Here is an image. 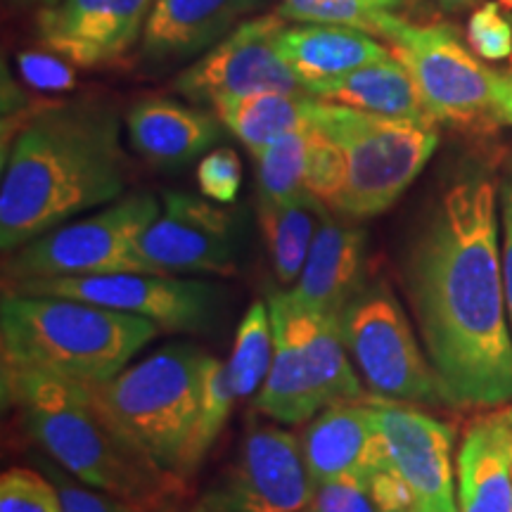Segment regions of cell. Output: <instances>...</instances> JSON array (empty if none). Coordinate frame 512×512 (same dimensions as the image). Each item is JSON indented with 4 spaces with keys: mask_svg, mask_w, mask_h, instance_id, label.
Wrapping results in <instances>:
<instances>
[{
    "mask_svg": "<svg viewBox=\"0 0 512 512\" xmlns=\"http://www.w3.org/2000/svg\"><path fill=\"white\" fill-rule=\"evenodd\" d=\"M432 3H437L446 12H463L475 8V5H479V0H432Z\"/></svg>",
    "mask_w": 512,
    "mask_h": 512,
    "instance_id": "obj_38",
    "label": "cell"
},
{
    "mask_svg": "<svg viewBox=\"0 0 512 512\" xmlns=\"http://www.w3.org/2000/svg\"><path fill=\"white\" fill-rule=\"evenodd\" d=\"M188 512H209L207 508H204V505L200 503V505H195V508H192V510H188Z\"/></svg>",
    "mask_w": 512,
    "mask_h": 512,
    "instance_id": "obj_42",
    "label": "cell"
},
{
    "mask_svg": "<svg viewBox=\"0 0 512 512\" xmlns=\"http://www.w3.org/2000/svg\"><path fill=\"white\" fill-rule=\"evenodd\" d=\"M366 285V230L347 216L328 211L306 264L290 290L292 299L313 311L339 316L354 294Z\"/></svg>",
    "mask_w": 512,
    "mask_h": 512,
    "instance_id": "obj_18",
    "label": "cell"
},
{
    "mask_svg": "<svg viewBox=\"0 0 512 512\" xmlns=\"http://www.w3.org/2000/svg\"><path fill=\"white\" fill-rule=\"evenodd\" d=\"M328 211L330 209L311 192H302L283 204L259 202L261 230H264L273 271L280 283H297Z\"/></svg>",
    "mask_w": 512,
    "mask_h": 512,
    "instance_id": "obj_24",
    "label": "cell"
},
{
    "mask_svg": "<svg viewBox=\"0 0 512 512\" xmlns=\"http://www.w3.org/2000/svg\"><path fill=\"white\" fill-rule=\"evenodd\" d=\"M491 93L498 126H512V72L491 69Z\"/></svg>",
    "mask_w": 512,
    "mask_h": 512,
    "instance_id": "obj_37",
    "label": "cell"
},
{
    "mask_svg": "<svg viewBox=\"0 0 512 512\" xmlns=\"http://www.w3.org/2000/svg\"><path fill=\"white\" fill-rule=\"evenodd\" d=\"M278 12L245 19L202 53L174 81V91L190 102L219 105L256 93L306 95L304 83L287 67L278 36L287 27Z\"/></svg>",
    "mask_w": 512,
    "mask_h": 512,
    "instance_id": "obj_12",
    "label": "cell"
},
{
    "mask_svg": "<svg viewBox=\"0 0 512 512\" xmlns=\"http://www.w3.org/2000/svg\"><path fill=\"white\" fill-rule=\"evenodd\" d=\"M197 185L202 195L216 204H230L238 200L242 185L240 157L230 147H219L202 157L197 166Z\"/></svg>",
    "mask_w": 512,
    "mask_h": 512,
    "instance_id": "obj_32",
    "label": "cell"
},
{
    "mask_svg": "<svg viewBox=\"0 0 512 512\" xmlns=\"http://www.w3.org/2000/svg\"><path fill=\"white\" fill-rule=\"evenodd\" d=\"M306 121L337 145L342 190L332 211L347 219H370L394 207L439 145L432 121L380 117L311 95Z\"/></svg>",
    "mask_w": 512,
    "mask_h": 512,
    "instance_id": "obj_5",
    "label": "cell"
},
{
    "mask_svg": "<svg viewBox=\"0 0 512 512\" xmlns=\"http://www.w3.org/2000/svg\"><path fill=\"white\" fill-rule=\"evenodd\" d=\"M403 283L448 406L512 403L501 195L489 171L467 169L446 185L413 240Z\"/></svg>",
    "mask_w": 512,
    "mask_h": 512,
    "instance_id": "obj_1",
    "label": "cell"
},
{
    "mask_svg": "<svg viewBox=\"0 0 512 512\" xmlns=\"http://www.w3.org/2000/svg\"><path fill=\"white\" fill-rule=\"evenodd\" d=\"M361 382L375 399L408 406H444L446 396L392 287L373 280L337 316ZM448 406V403H446Z\"/></svg>",
    "mask_w": 512,
    "mask_h": 512,
    "instance_id": "obj_8",
    "label": "cell"
},
{
    "mask_svg": "<svg viewBox=\"0 0 512 512\" xmlns=\"http://www.w3.org/2000/svg\"><path fill=\"white\" fill-rule=\"evenodd\" d=\"M162 204L150 192L121 197L98 214L62 223L8 254L5 278H76V275L147 273L138 240Z\"/></svg>",
    "mask_w": 512,
    "mask_h": 512,
    "instance_id": "obj_9",
    "label": "cell"
},
{
    "mask_svg": "<svg viewBox=\"0 0 512 512\" xmlns=\"http://www.w3.org/2000/svg\"><path fill=\"white\" fill-rule=\"evenodd\" d=\"M306 100L309 95L256 93L223 100L214 105V114L252 155H259L278 138L306 124Z\"/></svg>",
    "mask_w": 512,
    "mask_h": 512,
    "instance_id": "obj_25",
    "label": "cell"
},
{
    "mask_svg": "<svg viewBox=\"0 0 512 512\" xmlns=\"http://www.w3.org/2000/svg\"><path fill=\"white\" fill-rule=\"evenodd\" d=\"M5 292L64 297L105 309L133 313L162 330H204L216 309V292L207 283L176 275L105 273L76 278H29L5 285Z\"/></svg>",
    "mask_w": 512,
    "mask_h": 512,
    "instance_id": "obj_11",
    "label": "cell"
},
{
    "mask_svg": "<svg viewBox=\"0 0 512 512\" xmlns=\"http://www.w3.org/2000/svg\"><path fill=\"white\" fill-rule=\"evenodd\" d=\"M264 0H155L140 38L147 62H176L207 53Z\"/></svg>",
    "mask_w": 512,
    "mask_h": 512,
    "instance_id": "obj_19",
    "label": "cell"
},
{
    "mask_svg": "<svg viewBox=\"0 0 512 512\" xmlns=\"http://www.w3.org/2000/svg\"><path fill=\"white\" fill-rule=\"evenodd\" d=\"M304 512H313V510H311V508H309V510H304Z\"/></svg>",
    "mask_w": 512,
    "mask_h": 512,
    "instance_id": "obj_44",
    "label": "cell"
},
{
    "mask_svg": "<svg viewBox=\"0 0 512 512\" xmlns=\"http://www.w3.org/2000/svg\"><path fill=\"white\" fill-rule=\"evenodd\" d=\"M0 512H64L60 489L27 467H10L0 477Z\"/></svg>",
    "mask_w": 512,
    "mask_h": 512,
    "instance_id": "obj_30",
    "label": "cell"
},
{
    "mask_svg": "<svg viewBox=\"0 0 512 512\" xmlns=\"http://www.w3.org/2000/svg\"><path fill=\"white\" fill-rule=\"evenodd\" d=\"M209 361L195 344H169L93 387L121 430L178 479H183Z\"/></svg>",
    "mask_w": 512,
    "mask_h": 512,
    "instance_id": "obj_7",
    "label": "cell"
},
{
    "mask_svg": "<svg viewBox=\"0 0 512 512\" xmlns=\"http://www.w3.org/2000/svg\"><path fill=\"white\" fill-rule=\"evenodd\" d=\"M505 420H508V418H505ZM505 448H508V463H510V475H512V425H510V422L505 425Z\"/></svg>",
    "mask_w": 512,
    "mask_h": 512,
    "instance_id": "obj_39",
    "label": "cell"
},
{
    "mask_svg": "<svg viewBox=\"0 0 512 512\" xmlns=\"http://www.w3.org/2000/svg\"><path fill=\"white\" fill-rule=\"evenodd\" d=\"M275 354L271 309L264 302H252L235 332L233 354L226 363L228 380L238 399L252 396L268 377Z\"/></svg>",
    "mask_w": 512,
    "mask_h": 512,
    "instance_id": "obj_27",
    "label": "cell"
},
{
    "mask_svg": "<svg viewBox=\"0 0 512 512\" xmlns=\"http://www.w3.org/2000/svg\"><path fill=\"white\" fill-rule=\"evenodd\" d=\"M235 399H238V396H235L233 384L228 380L226 363H221L219 358L211 356L207 375H204L200 413H197L195 430H192L188 451H185L183 479H188L192 472L202 465L204 456H207L209 448L214 446L216 437H219L223 425H226L230 413H233Z\"/></svg>",
    "mask_w": 512,
    "mask_h": 512,
    "instance_id": "obj_29",
    "label": "cell"
},
{
    "mask_svg": "<svg viewBox=\"0 0 512 512\" xmlns=\"http://www.w3.org/2000/svg\"><path fill=\"white\" fill-rule=\"evenodd\" d=\"M501 268L505 285V302L512 325V171L501 183Z\"/></svg>",
    "mask_w": 512,
    "mask_h": 512,
    "instance_id": "obj_36",
    "label": "cell"
},
{
    "mask_svg": "<svg viewBox=\"0 0 512 512\" xmlns=\"http://www.w3.org/2000/svg\"><path fill=\"white\" fill-rule=\"evenodd\" d=\"M306 155H309L306 124L254 155L259 202L283 204L302 192H309L306 190Z\"/></svg>",
    "mask_w": 512,
    "mask_h": 512,
    "instance_id": "obj_28",
    "label": "cell"
},
{
    "mask_svg": "<svg viewBox=\"0 0 512 512\" xmlns=\"http://www.w3.org/2000/svg\"><path fill=\"white\" fill-rule=\"evenodd\" d=\"M413 0H280L278 15L297 24H337L387 38Z\"/></svg>",
    "mask_w": 512,
    "mask_h": 512,
    "instance_id": "obj_26",
    "label": "cell"
},
{
    "mask_svg": "<svg viewBox=\"0 0 512 512\" xmlns=\"http://www.w3.org/2000/svg\"><path fill=\"white\" fill-rule=\"evenodd\" d=\"M467 46L486 62L512 60V19L501 12V3L477 5L467 19Z\"/></svg>",
    "mask_w": 512,
    "mask_h": 512,
    "instance_id": "obj_31",
    "label": "cell"
},
{
    "mask_svg": "<svg viewBox=\"0 0 512 512\" xmlns=\"http://www.w3.org/2000/svg\"><path fill=\"white\" fill-rule=\"evenodd\" d=\"M152 275L230 273L235 264V219L211 200L166 192L157 219L138 240Z\"/></svg>",
    "mask_w": 512,
    "mask_h": 512,
    "instance_id": "obj_14",
    "label": "cell"
},
{
    "mask_svg": "<svg viewBox=\"0 0 512 512\" xmlns=\"http://www.w3.org/2000/svg\"><path fill=\"white\" fill-rule=\"evenodd\" d=\"M155 0H60L38 10L43 48L74 67H105L143 38Z\"/></svg>",
    "mask_w": 512,
    "mask_h": 512,
    "instance_id": "obj_16",
    "label": "cell"
},
{
    "mask_svg": "<svg viewBox=\"0 0 512 512\" xmlns=\"http://www.w3.org/2000/svg\"><path fill=\"white\" fill-rule=\"evenodd\" d=\"M278 50L287 67L304 83V91L313 83L339 79L392 55L373 34L337 24L285 27L278 36Z\"/></svg>",
    "mask_w": 512,
    "mask_h": 512,
    "instance_id": "obj_21",
    "label": "cell"
},
{
    "mask_svg": "<svg viewBox=\"0 0 512 512\" xmlns=\"http://www.w3.org/2000/svg\"><path fill=\"white\" fill-rule=\"evenodd\" d=\"M311 98L337 102V105L354 107V110L380 114L392 119L432 121L422 105L418 88L403 64L394 53L384 60L370 62L366 67L339 76V79L313 83L306 88Z\"/></svg>",
    "mask_w": 512,
    "mask_h": 512,
    "instance_id": "obj_23",
    "label": "cell"
},
{
    "mask_svg": "<svg viewBox=\"0 0 512 512\" xmlns=\"http://www.w3.org/2000/svg\"><path fill=\"white\" fill-rule=\"evenodd\" d=\"M221 119L183 102L147 98L126 114L128 140L155 166H183L221 138Z\"/></svg>",
    "mask_w": 512,
    "mask_h": 512,
    "instance_id": "obj_20",
    "label": "cell"
},
{
    "mask_svg": "<svg viewBox=\"0 0 512 512\" xmlns=\"http://www.w3.org/2000/svg\"><path fill=\"white\" fill-rule=\"evenodd\" d=\"M159 335L152 320L64 297L3 294V366L100 387Z\"/></svg>",
    "mask_w": 512,
    "mask_h": 512,
    "instance_id": "obj_4",
    "label": "cell"
},
{
    "mask_svg": "<svg viewBox=\"0 0 512 512\" xmlns=\"http://www.w3.org/2000/svg\"><path fill=\"white\" fill-rule=\"evenodd\" d=\"M389 467L415 512H460L453 470V427L408 403L375 399Z\"/></svg>",
    "mask_w": 512,
    "mask_h": 512,
    "instance_id": "obj_15",
    "label": "cell"
},
{
    "mask_svg": "<svg viewBox=\"0 0 512 512\" xmlns=\"http://www.w3.org/2000/svg\"><path fill=\"white\" fill-rule=\"evenodd\" d=\"M55 484L60 489L64 512H145L136 505L91 489V486H76L67 482V477L62 475H55Z\"/></svg>",
    "mask_w": 512,
    "mask_h": 512,
    "instance_id": "obj_35",
    "label": "cell"
},
{
    "mask_svg": "<svg viewBox=\"0 0 512 512\" xmlns=\"http://www.w3.org/2000/svg\"><path fill=\"white\" fill-rule=\"evenodd\" d=\"M275 354L254 408L283 425H302L337 401H366L335 316L313 311L290 292H271Z\"/></svg>",
    "mask_w": 512,
    "mask_h": 512,
    "instance_id": "obj_6",
    "label": "cell"
},
{
    "mask_svg": "<svg viewBox=\"0 0 512 512\" xmlns=\"http://www.w3.org/2000/svg\"><path fill=\"white\" fill-rule=\"evenodd\" d=\"M313 494L302 439L278 425H249L238 458L202 505L209 512H304Z\"/></svg>",
    "mask_w": 512,
    "mask_h": 512,
    "instance_id": "obj_13",
    "label": "cell"
},
{
    "mask_svg": "<svg viewBox=\"0 0 512 512\" xmlns=\"http://www.w3.org/2000/svg\"><path fill=\"white\" fill-rule=\"evenodd\" d=\"M503 413L484 415L467 427L456 458L460 512H512V475Z\"/></svg>",
    "mask_w": 512,
    "mask_h": 512,
    "instance_id": "obj_22",
    "label": "cell"
},
{
    "mask_svg": "<svg viewBox=\"0 0 512 512\" xmlns=\"http://www.w3.org/2000/svg\"><path fill=\"white\" fill-rule=\"evenodd\" d=\"M313 512H380L370 498L368 484L358 479H339V482L316 484L311 503Z\"/></svg>",
    "mask_w": 512,
    "mask_h": 512,
    "instance_id": "obj_34",
    "label": "cell"
},
{
    "mask_svg": "<svg viewBox=\"0 0 512 512\" xmlns=\"http://www.w3.org/2000/svg\"><path fill=\"white\" fill-rule=\"evenodd\" d=\"M3 401L69 475L91 489L150 512L181 489L102 406L93 387L3 366Z\"/></svg>",
    "mask_w": 512,
    "mask_h": 512,
    "instance_id": "obj_3",
    "label": "cell"
},
{
    "mask_svg": "<svg viewBox=\"0 0 512 512\" xmlns=\"http://www.w3.org/2000/svg\"><path fill=\"white\" fill-rule=\"evenodd\" d=\"M22 79L43 93H64L76 86L74 64L53 50H22L17 57Z\"/></svg>",
    "mask_w": 512,
    "mask_h": 512,
    "instance_id": "obj_33",
    "label": "cell"
},
{
    "mask_svg": "<svg viewBox=\"0 0 512 512\" xmlns=\"http://www.w3.org/2000/svg\"><path fill=\"white\" fill-rule=\"evenodd\" d=\"M128 183L121 119L105 102H48L22 121L3 152L0 249L27 242L95 207L117 202Z\"/></svg>",
    "mask_w": 512,
    "mask_h": 512,
    "instance_id": "obj_2",
    "label": "cell"
},
{
    "mask_svg": "<svg viewBox=\"0 0 512 512\" xmlns=\"http://www.w3.org/2000/svg\"><path fill=\"white\" fill-rule=\"evenodd\" d=\"M302 451L313 482L368 479L387 456L375 396L366 401H337L309 420L302 434Z\"/></svg>",
    "mask_w": 512,
    "mask_h": 512,
    "instance_id": "obj_17",
    "label": "cell"
},
{
    "mask_svg": "<svg viewBox=\"0 0 512 512\" xmlns=\"http://www.w3.org/2000/svg\"><path fill=\"white\" fill-rule=\"evenodd\" d=\"M496 3H501L503 8H508V10H512V0H496Z\"/></svg>",
    "mask_w": 512,
    "mask_h": 512,
    "instance_id": "obj_41",
    "label": "cell"
},
{
    "mask_svg": "<svg viewBox=\"0 0 512 512\" xmlns=\"http://www.w3.org/2000/svg\"><path fill=\"white\" fill-rule=\"evenodd\" d=\"M17 5H41V8H48V5L60 3V0H12Z\"/></svg>",
    "mask_w": 512,
    "mask_h": 512,
    "instance_id": "obj_40",
    "label": "cell"
},
{
    "mask_svg": "<svg viewBox=\"0 0 512 512\" xmlns=\"http://www.w3.org/2000/svg\"><path fill=\"white\" fill-rule=\"evenodd\" d=\"M392 53L406 64L422 105L434 124L472 131L498 126L486 69L451 24H415L401 19L387 36Z\"/></svg>",
    "mask_w": 512,
    "mask_h": 512,
    "instance_id": "obj_10",
    "label": "cell"
},
{
    "mask_svg": "<svg viewBox=\"0 0 512 512\" xmlns=\"http://www.w3.org/2000/svg\"><path fill=\"white\" fill-rule=\"evenodd\" d=\"M505 418H508V422H510V425H512V406L510 408H505Z\"/></svg>",
    "mask_w": 512,
    "mask_h": 512,
    "instance_id": "obj_43",
    "label": "cell"
}]
</instances>
